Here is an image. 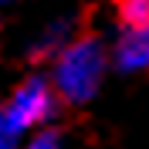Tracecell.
Wrapping results in <instances>:
<instances>
[{
    "label": "cell",
    "instance_id": "cell-4",
    "mask_svg": "<svg viewBox=\"0 0 149 149\" xmlns=\"http://www.w3.org/2000/svg\"><path fill=\"white\" fill-rule=\"evenodd\" d=\"M74 41V17H54L47 27H41V34L31 41L27 58L31 61H41V58H51L54 61L61 51Z\"/></svg>",
    "mask_w": 149,
    "mask_h": 149
},
{
    "label": "cell",
    "instance_id": "cell-6",
    "mask_svg": "<svg viewBox=\"0 0 149 149\" xmlns=\"http://www.w3.org/2000/svg\"><path fill=\"white\" fill-rule=\"evenodd\" d=\"M20 149H65V146H61V136L54 129H37Z\"/></svg>",
    "mask_w": 149,
    "mask_h": 149
},
{
    "label": "cell",
    "instance_id": "cell-1",
    "mask_svg": "<svg viewBox=\"0 0 149 149\" xmlns=\"http://www.w3.org/2000/svg\"><path fill=\"white\" fill-rule=\"evenodd\" d=\"M109 44L95 34H81L51 61V88L58 102L85 105L102 92V81L109 74Z\"/></svg>",
    "mask_w": 149,
    "mask_h": 149
},
{
    "label": "cell",
    "instance_id": "cell-2",
    "mask_svg": "<svg viewBox=\"0 0 149 149\" xmlns=\"http://www.w3.org/2000/svg\"><path fill=\"white\" fill-rule=\"evenodd\" d=\"M3 112L14 122V129L24 136L27 129H44L47 122L54 119L58 95H54V88H51V81H47L44 74H31V78H24L14 88V95L7 98Z\"/></svg>",
    "mask_w": 149,
    "mask_h": 149
},
{
    "label": "cell",
    "instance_id": "cell-7",
    "mask_svg": "<svg viewBox=\"0 0 149 149\" xmlns=\"http://www.w3.org/2000/svg\"><path fill=\"white\" fill-rule=\"evenodd\" d=\"M0 149H20V132L14 129V122L7 119L3 105H0Z\"/></svg>",
    "mask_w": 149,
    "mask_h": 149
},
{
    "label": "cell",
    "instance_id": "cell-3",
    "mask_svg": "<svg viewBox=\"0 0 149 149\" xmlns=\"http://www.w3.org/2000/svg\"><path fill=\"white\" fill-rule=\"evenodd\" d=\"M109 61L122 74H142L149 71V20L119 27L109 44Z\"/></svg>",
    "mask_w": 149,
    "mask_h": 149
},
{
    "label": "cell",
    "instance_id": "cell-5",
    "mask_svg": "<svg viewBox=\"0 0 149 149\" xmlns=\"http://www.w3.org/2000/svg\"><path fill=\"white\" fill-rule=\"evenodd\" d=\"M115 20H119V27H132V24L149 20V0H125V3H119Z\"/></svg>",
    "mask_w": 149,
    "mask_h": 149
}]
</instances>
